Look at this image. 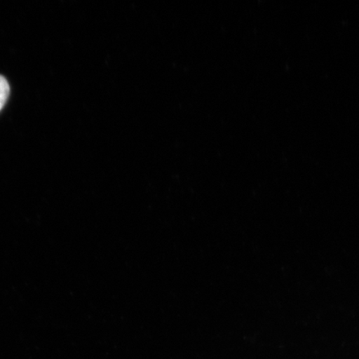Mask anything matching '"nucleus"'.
Returning a JSON list of instances; mask_svg holds the SVG:
<instances>
[{
  "label": "nucleus",
  "instance_id": "obj_1",
  "mask_svg": "<svg viewBox=\"0 0 359 359\" xmlns=\"http://www.w3.org/2000/svg\"><path fill=\"white\" fill-rule=\"evenodd\" d=\"M11 88L8 81L3 76L0 75V111L6 104L8 95H10Z\"/></svg>",
  "mask_w": 359,
  "mask_h": 359
}]
</instances>
